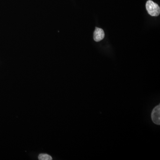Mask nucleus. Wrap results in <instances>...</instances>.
Masks as SVG:
<instances>
[{"mask_svg": "<svg viewBox=\"0 0 160 160\" xmlns=\"http://www.w3.org/2000/svg\"><path fill=\"white\" fill-rule=\"evenodd\" d=\"M146 8L148 13L151 16L157 17L160 14V7L151 0H148L147 1Z\"/></svg>", "mask_w": 160, "mask_h": 160, "instance_id": "nucleus-1", "label": "nucleus"}, {"mask_svg": "<svg viewBox=\"0 0 160 160\" xmlns=\"http://www.w3.org/2000/svg\"><path fill=\"white\" fill-rule=\"evenodd\" d=\"M151 119L155 124L160 125V105H156L154 108L151 112Z\"/></svg>", "mask_w": 160, "mask_h": 160, "instance_id": "nucleus-2", "label": "nucleus"}, {"mask_svg": "<svg viewBox=\"0 0 160 160\" xmlns=\"http://www.w3.org/2000/svg\"><path fill=\"white\" fill-rule=\"evenodd\" d=\"M105 37V32L101 28L96 27L94 32V39L96 42H99L103 39Z\"/></svg>", "mask_w": 160, "mask_h": 160, "instance_id": "nucleus-3", "label": "nucleus"}, {"mask_svg": "<svg viewBox=\"0 0 160 160\" xmlns=\"http://www.w3.org/2000/svg\"><path fill=\"white\" fill-rule=\"evenodd\" d=\"M38 159L40 160H51L52 158L50 156L47 154H41L38 156Z\"/></svg>", "mask_w": 160, "mask_h": 160, "instance_id": "nucleus-4", "label": "nucleus"}]
</instances>
